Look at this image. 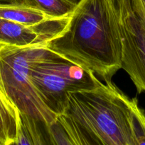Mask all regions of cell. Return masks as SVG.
<instances>
[{"instance_id":"1","label":"cell","mask_w":145,"mask_h":145,"mask_svg":"<svg viewBox=\"0 0 145 145\" xmlns=\"http://www.w3.org/2000/svg\"><path fill=\"white\" fill-rule=\"evenodd\" d=\"M48 49L88 69L105 82L122 69V35L116 0H80Z\"/></svg>"},{"instance_id":"2","label":"cell","mask_w":145,"mask_h":145,"mask_svg":"<svg viewBox=\"0 0 145 145\" xmlns=\"http://www.w3.org/2000/svg\"><path fill=\"white\" fill-rule=\"evenodd\" d=\"M129 99L111 82L69 92L57 116L72 145H134Z\"/></svg>"},{"instance_id":"3","label":"cell","mask_w":145,"mask_h":145,"mask_svg":"<svg viewBox=\"0 0 145 145\" xmlns=\"http://www.w3.org/2000/svg\"><path fill=\"white\" fill-rule=\"evenodd\" d=\"M45 42L28 46L0 45V90L18 112L48 126L56 119L30 78L34 62L55 55Z\"/></svg>"},{"instance_id":"4","label":"cell","mask_w":145,"mask_h":145,"mask_svg":"<svg viewBox=\"0 0 145 145\" xmlns=\"http://www.w3.org/2000/svg\"><path fill=\"white\" fill-rule=\"evenodd\" d=\"M30 78L44 103L56 116L62 113L69 92L92 89L101 84L93 72L57 53L34 62Z\"/></svg>"},{"instance_id":"5","label":"cell","mask_w":145,"mask_h":145,"mask_svg":"<svg viewBox=\"0 0 145 145\" xmlns=\"http://www.w3.org/2000/svg\"><path fill=\"white\" fill-rule=\"evenodd\" d=\"M117 8L122 35V69L140 94L145 92V28L127 7Z\"/></svg>"},{"instance_id":"6","label":"cell","mask_w":145,"mask_h":145,"mask_svg":"<svg viewBox=\"0 0 145 145\" xmlns=\"http://www.w3.org/2000/svg\"><path fill=\"white\" fill-rule=\"evenodd\" d=\"M69 16L64 19H57L24 4L0 3V18L23 25L45 28L56 33L63 28Z\"/></svg>"},{"instance_id":"7","label":"cell","mask_w":145,"mask_h":145,"mask_svg":"<svg viewBox=\"0 0 145 145\" xmlns=\"http://www.w3.org/2000/svg\"><path fill=\"white\" fill-rule=\"evenodd\" d=\"M55 34L51 30L23 25L0 18V45L28 46L45 42Z\"/></svg>"},{"instance_id":"8","label":"cell","mask_w":145,"mask_h":145,"mask_svg":"<svg viewBox=\"0 0 145 145\" xmlns=\"http://www.w3.org/2000/svg\"><path fill=\"white\" fill-rule=\"evenodd\" d=\"M16 139L14 144H50L48 126L18 112Z\"/></svg>"},{"instance_id":"9","label":"cell","mask_w":145,"mask_h":145,"mask_svg":"<svg viewBox=\"0 0 145 145\" xmlns=\"http://www.w3.org/2000/svg\"><path fill=\"white\" fill-rule=\"evenodd\" d=\"M18 117L17 108L0 90V145L14 144Z\"/></svg>"},{"instance_id":"10","label":"cell","mask_w":145,"mask_h":145,"mask_svg":"<svg viewBox=\"0 0 145 145\" xmlns=\"http://www.w3.org/2000/svg\"><path fill=\"white\" fill-rule=\"evenodd\" d=\"M21 4L57 19L68 18L76 5L68 0H21Z\"/></svg>"},{"instance_id":"11","label":"cell","mask_w":145,"mask_h":145,"mask_svg":"<svg viewBox=\"0 0 145 145\" xmlns=\"http://www.w3.org/2000/svg\"><path fill=\"white\" fill-rule=\"evenodd\" d=\"M132 101L131 124L134 145L145 144V113L138 105L137 99Z\"/></svg>"},{"instance_id":"12","label":"cell","mask_w":145,"mask_h":145,"mask_svg":"<svg viewBox=\"0 0 145 145\" xmlns=\"http://www.w3.org/2000/svg\"><path fill=\"white\" fill-rule=\"evenodd\" d=\"M117 5L126 7L145 28V0H116Z\"/></svg>"},{"instance_id":"13","label":"cell","mask_w":145,"mask_h":145,"mask_svg":"<svg viewBox=\"0 0 145 145\" xmlns=\"http://www.w3.org/2000/svg\"><path fill=\"white\" fill-rule=\"evenodd\" d=\"M1 4H21V0H0Z\"/></svg>"},{"instance_id":"14","label":"cell","mask_w":145,"mask_h":145,"mask_svg":"<svg viewBox=\"0 0 145 145\" xmlns=\"http://www.w3.org/2000/svg\"><path fill=\"white\" fill-rule=\"evenodd\" d=\"M68 1H71V3H72V4H77L78 2H79L80 0H68Z\"/></svg>"}]
</instances>
